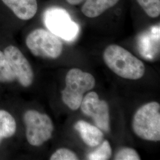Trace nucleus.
Instances as JSON below:
<instances>
[{"label":"nucleus","mask_w":160,"mask_h":160,"mask_svg":"<svg viewBox=\"0 0 160 160\" xmlns=\"http://www.w3.org/2000/svg\"><path fill=\"white\" fill-rule=\"evenodd\" d=\"M23 118L26 138L31 145L39 147L51 138L54 126L48 115L29 110L25 112Z\"/></svg>","instance_id":"6"},{"label":"nucleus","mask_w":160,"mask_h":160,"mask_svg":"<svg viewBox=\"0 0 160 160\" xmlns=\"http://www.w3.org/2000/svg\"><path fill=\"white\" fill-rule=\"evenodd\" d=\"M119 0H86L81 12L87 17L95 18L114 7Z\"/></svg>","instance_id":"11"},{"label":"nucleus","mask_w":160,"mask_h":160,"mask_svg":"<svg viewBox=\"0 0 160 160\" xmlns=\"http://www.w3.org/2000/svg\"><path fill=\"white\" fill-rule=\"evenodd\" d=\"M16 131L14 118L5 110H0V142L4 138L12 137Z\"/></svg>","instance_id":"12"},{"label":"nucleus","mask_w":160,"mask_h":160,"mask_svg":"<svg viewBox=\"0 0 160 160\" xmlns=\"http://www.w3.org/2000/svg\"><path fill=\"white\" fill-rule=\"evenodd\" d=\"M103 60L108 67L121 78L139 80L145 74L143 62L118 45H110L105 49Z\"/></svg>","instance_id":"1"},{"label":"nucleus","mask_w":160,"mask_h":160,"mask_svg":"<svg viewBox=\"0 0 160 160\" xmlns=\"http://www.w3.org/2000/svg\"><path fill=\"white\" fill-rule=\"evenodd\" d=\"M80 108L83 114L92 118L97 128L109 133L110 130L109 104L105 100H100L97 93L94 92L87 93L83 97Z\"/></svg>","instance_id":"7"},{"label":"nucleus","mask_w":160,"mask_h":160,"mask_svg":"<svg viewBox=\"0 0 160 160\" xmlns=\"http://www.w3.org/2000/svg\"><path fill=\"white\" fill-rule=\"evenodd\" d=\"M145 13L152 18L160 14V0H137Z\"/></svg>","instance_id":"15"},{"label":"nucleus","mask_w":160,"mask_h":160,"mask_svg":"<svg viewBox=\"0 0 160 160\" xmlns=\"http://www.w3.org/2000/svg\"><path fill=\"white\" fill-rule=\"evenodd\" d=\"M116 160H139L140 156L137 151L132 148L125 147L120 149L114 157Z\"/></svg>","instance_id":"16"},{"label":"nucleus","mask_w":160,"mask_h":160,"mask_svg":"<svg viewBox=\"0 0 160 160\" xmlns=\"http://www.w3.org/2000/svg\"><path fill=\"white\" fill-rule=\"evenodd\" d=\"M65 88L61 92L63 103L72 110L80 108L84 94L96 85L92 75L80 69H71L65 77Z\"/></svg>","instance_id":"2"},{"label":"nucleus","mask_w":160,"mask_h":160,"mask_svg":"<svg viewBox=\"0 0 160 160\" xmlns=\"http://www.w3.org/2000/svg\"><path fill=\"white\" fill-rule=\"evenodd\" d=\"M16 17L29 20L36 15L38 6L37 0H1Z\"/></svg>","instance_id":"9"},{"label":"nucleus","mask_w":160,"mask_h":160,"mask_svg":"<svg viewBox=\"0 0 160 160\" xmlns=\"http://www.w3.org/2000/svg\"><path fill=\"white\" fill-rule=\"evenodd\" d=\"M67 2L71 5L72 6H76L78 5L80 3H81L84 0H66Z\"/></svg>","instance_id":"18"},{"label":"nucleus","mask_w":160,"mask_h":160,"mask_svg":"<svg viewBox=\"0 0 160 160\" xmlns=\"http://www.w3.org/2000/svg\"><path fill=\"white\" fill-rule=\"evenodd\" d=\"M16 79V76L7 61L4 52L0 51V82H10Z\"/></svg>","instance_id":"14"},{"label":"nucleus","mask_w":160,"mask_h":160,"mask_svg":"<svg viewBox=\"0 0 160 160\" xmlns=\"http://www.w3.org/2000/svg\"><path fill=\"white\" fill-rule=\"evenodd\" d=\"M74 129L79 133L82 141L89 147H96L103 141L104 134L102 131L86 121H77L75 123Z\"/></svg>","instance_id":"10"},{"label":"nucleus","mask_w":160,"mask_h":160,"mask_svg":"<svg viewBox=\"0 0 160 160\" xmlns=\"http://www.w3.org/2000/svg\"><path fill=\"white\" fill-rule=\"evenodd\" d=\"M132 126L135 135L142 139L160 141V104L151 102L140 107L133 116Z\"/></svg>","instance_id":"3"},{"label":"nucleus","mask_w":160,"mask_h":160,"mask_svg":"<svg viewBox=\"0 0 160 160\" xmlns=\"http://www.w3.org/2000/svg\"><path fill=\"white\" fill-rule=\"evenodd\" d=\"M26 44L35 57L57 59L63 51L61 40L50 31L43 29H35L26 39Z\"/></svg>","instance_id":"4"},{"label":"nucleus","mask_w":160,"mask_h":160,"mask_svg":"<svg viewBox=\"0 0 160 160\" xmlns=\"http://www.w3.org/2000/svg\"><path fill=\"white\" fill-rule=\"evenodd\" d=\"M51 160H77L78 157L72 151L68 148L57 149L52 155Z\"/></svg>","instance_id":"17"},{"label":"nucleus","mask_w":160,"mask_h":160,"mask_svg":"<svg viewBox=\"0 0 160 160\" xmlns=\"http://www.w3.org/2000/svg\"><path fill=\"white\" fill-rule=\"evenodd\" d=\"M4 53L20 84L25 87L31 86L34 79V74L23 53L16 46L10 45L4 49Z\"/></svg>","instance_id":"8"},{"label":"nucleus","mask_w":160,"mask_h":160,"mask_svg":"<svg viewBox=\"0 0 160 160\" xmlns=\"http://www.w3.org/2000/svg\"><path fill=\"white\" fill-rule=\"evenodd\" d=\"M43 20L48 30L59 38L71 42L78 36V25L62 8L52 7L47 8L43 14Z\"/></svg>","instance_id":"5"},{"label":"nucleus","mask_w":160,"mask_h":160,"mask_svg":"<svg viewBox=\"0 0 160 160\" xmlns=\"http://www.w3.org/2000/svg\"><path fill=\"white\" fill-rule=\"evenodd\" d=\"M112 150L108 140H104L96 149L90 152L87 156L90 160H108L112 156Z\"/></svg>","instance_id":"13"}]
</instances>
